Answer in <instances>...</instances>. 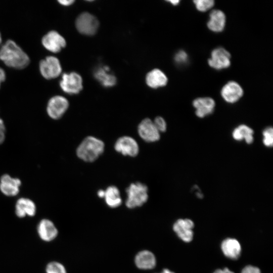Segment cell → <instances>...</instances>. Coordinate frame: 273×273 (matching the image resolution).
Returning <instances> with one entry per match:
<instances>
[{
    "mask_svg": "<svg viewBox=\"0 0 273 273\" xmlns=\"http://www.w3.org/2000/svg\"><path fill=\"white\" fill-rule=\"evenodd\" d=\"M95 76L104 86L110 87L116 83L115 77L109 73L106 67H99L95 72Z\"/></svg>",
    "mask_w": 273,
    "mask_h": 273,
    "instance_id": "cb8c5ba5",
    "label": "cell"
},
{
    "mask_svg": "<svg viewBox=\"0 0 273 273\" xmlns=\"http://www.w3.org/2000/svg\"><path fill=\"white\" fill-rule=\"evenodd\" d=\"M104 198L107 205L111 208L117 207L122 203L119 191L115 186H109L107 188Z\"/></svg>",
    "mask_w": 273,
    "mask_h": 273,
    "instance_id": "603a6c76",
    "label": "cell"
},
{
    "mask_svg": "<svg viewBox=\"0 0 273 273\" xmlns=\"http://www.w3.org/2000/svg\"><path fill=\"white\" fill-rule=\"evenodd\" d=\"M37 231L40 238L45 242L54 240L58 234L55 224L48 219H43L39 221Z\"/></svg>",
    "mask_w": 273,
    "mask_h": 273,
    "instance_id": "5bb4252c",
    "label": "cell"
},
{
    "mask_svg": "<svg viewBox=\"0 0 273 273\" xmlns=\"http://www.w3.org/2000/svg\"><path fill=\"white\" fill-rule=\"evenodd\" d=\"M147 187L141 183L131 184L127 188V207L132 209L142 206L148 199Z\"/></svg>",
    "mask_w": 273,
    "mask_h": 273,
    "instance_id": "3957f363",
    "label": "cell"
},
{
    "mask_svg": "<svg viewBox=\"0 0 273 273\" xmlns=\"http://www.w3.org/2000/svg\"><path fill=\"white\" fill-rule=\"evenodd\" d=\"M146 82L150 87L157 88L165 85L167 82V78L160 70L155 69L148 73Z\"/></svg>",
    "mask_w": 273,
    "mask_h": 273,
    "instance_id": "44dd1931",
    "label": "cell"
},
{
    "mask_svg": "<svg viewBox=\"0 0 273 273\" xmlns=\"http://www.w3.org/2000/svg\"><path fill=\"white\" fill-rule=\"evenodd\" d=\"M241 273H261V272L258 267L252 265H248L242 269Z\"/></svg>",
    "mask_w": 273,
    "mask_h": 273,
    "instance_id": "f546056e",
    "label": "cell"
},
{
    "mask_svg": "<svg viewBox=\"0 0 273 273\" xmlns=\"http://www.w3.org/2000/svg\"><path fill=\"white\" fill-rule=\"evenodd\" d=\"M21 181L18 178L11 177L8 174L3 175L0 181V190L6 196H14L19 191Z\"/></svg>",
    "mask_w": 273,
    "mask_h": 273,
    "instance_id": "ac0fdd59",
    "label": "cell"
},
{
    "mask_svg": "<svg viewBox=\"0 0 273 273\" xmlns=\"http://www.w3.org/2000/svg\"><path fill=\"white\" fill-rule=\"evenodd\" d=\"M59 3L63 6H69L72 4L74 1L73 0H62L59 1Z\"/></svg>",
    "mask_w": 273,
    "mask_h": 273,
    "instance_id": "d6a6232c",
    "label": "cell"
},
{
    "mask_svg": "<svg viewBox=\"0 0 273 273\" xmlns=\"http://www.w3.org/2000/svg\"><path fill=\"white\" fill-rule=\"evenodd\" d=\"M104 144L94 136L85 138L76 150L77 156L86 162H93L104 152Z\"/></svg>",
    "mask_w": 273,
    "mask_h": 273,
    "instance_id": "7a4b0ae2",
    "label": "cell"
},
{
    "mask_svg": "<svg viewBox=\"0 0 273 273\" xmlns=\"http://www.w3.org/2000/svg\"><path fill=\"white\" fill-rule=\"evenodd\" d=\"M230 58L231 55L226 50L222 48H218L212 52L211 58L208 62L212 68L220 70L230 66Z\"/></svg>",
    "mask_w": 273,
    "mask_h": 273,
    "instance_id": "8fae6325",
    "label": "cell"
},
{
    "mask_svg": "<svg viewBox=\"0 0 273 273\" xmlns=\"http://www.w3.org/2000/svg\"><path fill=\"white\" fill-rule=\"evenodd\" d=\"M138 130L141 138L147 142H156L160 138V132L153 121L149 118H145L141 122Z\"/></svg>",
    "mask_w": 273,
    "mask_h": 273,
    "instance_id": "9c48e42d",
    "label": "cell"
},
{
    "mask_svg": "<svg viewBox=\"0 0 273 273\" xmlns=\"http://www.w3.org/2000/svg\"><path fill=\"white\" fill-rule=\"evenodd\" d=\"M194 3L198 10L201 12H205L212 8L214 4L212 0H195Z\"/></svg>",
    "mask_w": 273,
    "mask_h": 273,
    "instance_id": "4316f807",
    "label": "cell"
},
{
    "mask_svg": "<svg viewBox=\"0 0 273 273\" xmlns=\"http://www.w3.org/2000/svg\"><path fill=\"white\" fill-rule=\"evenodd\" d=\"M0 59L9 67L23 69L29 63L27 55L13 40H8L0 49Z\"/></svg>",
    "mask_w": 273,
    "mask_h": 273,
    "instance_id": "6da1fadb",
    "label": "cell"
},
{
    "mask_svg": "<svg viewBox=\"0 0 273 273\" xmlns=\"http://www.w3.org/2000/svg\"><path fill=\"white\" fill-rule=\"evenodd\" d=\"M174 59L177 64L183 65L187 62L188 56L185 52L180 51L176 54Z\"/></svg>",
    "mask_w": 273,
    "mask_h": 273,
    "instance_id": "f1b7e54d",
    "label": "cell"
},
{
    "mask_svg": "<svg viewBox=\"0 0 273 273\" xmlns=\"http://www.w3.org/2000/svg\"><path fill=\"white\" fill-rule=\"evenodd\" d=\"M193 105L196 109V116L203 118L213 113L215 103L211 98H199L193 101Z\"/></svg>",
    "mask_w": 273,
    "mask_h": 273,
    "instance_id": "e0dca14e",
    "label": "cell"
},
{
    "mask_svg": "<svg viewBox=\"0 0 273 273\" xmlns=\"http://www.w3.org/2000/svg\"><path fill=\"white\" fill-rule=\"evenodd\" d=\"M36 212V206L34 203L27 198L19 199L16 204L15 213L20 218L26 216H33Z\"/></svg>",
    "mask_w": 273,
    "mask_h": 273,
    "instance_id": "d6986e66",
    "label": "cell"
},
{
    "mask_svg": "<svg viewBox=\"0 0 273 273\" xmlns=\"http://www.w3.org/2000/svg\"><path fill=\"white\" fill-rule=\"evenodd\" d=\"M114 147L118 152L123 155L131 157L136 156L139 151V146L136 141L128 136L119 138L116 141Z\"/></svg>",
    "mask_w": 273,
    "mask_h": 273,
    "instance_id": "30bf717a",
    "label": "cell"
},
{
    "mask_svg": "<svg viewBox=\"0 0 273 273\" xmlns=\"http://www.w3.org/2000/svg\"><path fill=\"white\" fill-rule=\"evenodd\" d=\"M1 41H2V38H1V33H0V43L1 42Z\"/></svg>",
    "mask_w": 273,
    "mask_h": 273,
    "instance_id": "74e56055",
    "label": "cell"
},
{
    "mask_svg": "<svg viewBox=\"0 0 273 273\" xmlns=\"http://www.w3.org/2000/svg\"><path fill=\"white\" fill-rule=\"evenodd\" d=\"M169 2L173 5H176L178 4V3L179 2V1H177V0H176V1H175V0L169 1Z\"/></svg>",
    "mask_w": 273,
    "mask_h": 273,
    "instance_id": "8d00e7d4",
    "label": "cell"
},
{
    "mask_svg": "<svg viewBox=\"0 0 273 273\" xmlns=\"http://www.w3.org/2000/svg\"><path fill=\"white\" fill-rule=\"evenodd\" d=\"M68 106V101L64 97L60 96L53 97L48 104V114L52 118L58 119L66 111Z\"/></svg>",
    "mask_w": 273,
    "mask_h": 273,
    "instance_id": "ba28073f",
    "label": "cell"
},
{
    "mask_svg": "<svg viewBox=\"0 0 273 273\" xmlns=\"http://www.w3.org/2000/svg\"><path fill=\"white\" fill-rule=\"evenodd\" d=\"M213 273H235L228 267L216 269Z\"/></svg>",
    "mask_w": 273,
    "mask_h": 273,
    "instance_id": "1f68e13d",
    "label": "cell"
},
{
    "mask_svg": "<svg viewBox=\"0 0 273 273\" xmlns=\"http://www.w3.org/2000/svg\"><path fill=\"white\" fill-rule=\"evenodd\" d=\"M262 142L267 147H271L273 144V129L271 127H266L262 132Z\"/></svg>",
    "mask_w": 273,
    "mask_h": 273,
    "instance_id": "484cf974",
    "label": "cell"
},
{
    "mask_svg": "<svg viewBox=\"0 0 273 273\" xmlns=\"http://www.w3.org/2000/svg\"><path fill=\"white\" fill-rule=\"evenodd\" d=\"M60 85L62 90L69 94L78 93L82 88L81 76L75 72L65 73L62 77Z\"/></svg>",
    "mask_w": 273,
    "mask_h": 273,
    "instance_id": "52a82bcc",
    "label": "cell"
},
{
    "mask_svg": "<svg viewBox=\"0 0 273 273\" xmlns=\"http://www.w3.org/2000/svg\"><path fill=\"white\" fill-rule=\"evenodd\" d=\"M42 43L48 50L57 53L66 46V41L58 32L51 31L43 37Z\"/></svg>",
    "mask_w": 273,
    "mask_h": 273,
    "instance_id": "7c38bea8",
    "label": "cell"
},
{
    "mask_svg": "<svg viewBox=\"0 0 273 273\" xmlns=\"http://www.w3.org/2000/svg\"><path fill=\"white\" fill-rule=\"evenodd\" d=\"M160 273H175L174 272L169 270L168 268H164L162 271Z\"/></svg>",
    "mask_w": 273,
    "mask_h": 273,
    "instance_id": "d590c367",
    "label": "cell"
},
{
    "mask_svg": "<svg viewBox=\"0 0 273 273\" xmlns=\"http://www.w3.org/2000/svg\"><path fill=\"white\" fill-rule=\"evenodd\" d=\"M153 123L160 133L166 131L167 124L166 121L162 117L158 116L156 117L153 121Z\"/></svg>",
    "mask_w": 273,
    "mask_h": 273,
    "instance_id": "83f0119b",
    "label": "cell"
},
{
    "mask_svg": "<svg viewBox=\"0 0 273 273\" xmlns=\"http://www.w3.org/2000/svg\"><path fill=\"white\" fill-rule=\"evenodd\" d=\"M46 273H67L65 266L57 261L49 262L46 266Z\"/></svg>",
    "mask_w": 273,
    "mask_h": 273,
    "instance_id": "d4e9b609",
    "label": "cell"
},
{
    "mask_svg": "<svg viewBox=\"0 0 273 273\" xmlns=\"http://www.w3.org/2000/svg\"><path fill=\"white\" fill-rule=\"evenodd\" d=\"M97 194L100 198H104L105 195V191L103 190H100L98 191Z\"/></svg>",
    "mask_w": 273,
    "mask_h": 273,
    "instance_id": "e575fe53",
    "label": "cell"
},
{
    "mask_svg": "<svg viewBox=\"0 0 273 273\" xmlns=\"http://www.w3.org/2000/svg\"><path fill=\"white\" fill-rule=\"evenodd\" d=\"M6 78V74L4 70L0 68V85L2 81H4Z\"/></svg>",
    "mask_w": 273,
    "mask_h": 273,
    "instance_id": "836d02e7",
    "label": "cell"
},
{
    "mask_svg": "<svg viewBox=\"0 0 273 273\" xmlns=\"http://www.w3.org/2000/svg\"><path fill=\"white\" fill-rule=\"evenodd\" d=\"M39 69L43 77L48 79L58 77L62 70L59 60L53 56L47 57L41 60Z\"/></svg>",
    "mask_w": 273,
    "mask_h": 273,
    "instance_id": "5b68a950",
    "label": "cell"
},
{
    "mask_svg": "<svg viewBox=\"0 0 273 273\" xmlns=\"http://www.w3.org/2000/svg\"><path fill=\"white\" fill-rule=\"evenodd\" d=\"M76 26L80 33L86 35H93L98 29L99 22L94 16L85 12L78 17L76 21Z\"/></svg>",
    "mask_w": 273,
    "mask_h": 273,
    "instance_id": "8992f818",
    "label": "cell"
},
{
    "mask_svg": "<svg viewBox=\"0 0 273 273\" xmlns=\"http://www.w3.org/2000/svg\"><path fill=\"white\" fill-rule=\"evenodd\" d=\"M254 131L249 126L241 124L235 128L232 132L233 139L237 141L245 140L248 144H250L254 141Z\"/></svg>",
    "mask_w": 273,
    "mask_h": 273,
    "instance_id": "7402d4cb",
    "label": "cell"
},
{
    "mask_svg": "<svg viewBox=\"0 0 273 273\" xmlns=\"http://www.w3.org/2000/svg\"><path fill=\"white\" fill-rule=\"evenodd\" d=\"M134 263L136 266L143 270L154 268L156 265V258L150 251L144 250L139 252L135 256Z\"/></svg>",
    "mask_w": 273,
    "mask_h": 273,
    "instance_id": "2e32d148",
    "label": "cell"
},
{
    "mask_svg": "<svg viewBox=\"0 0 273 273\" xmlns=\"http://www.w3.org/2000/svg\"><path fill=\"white\" fill-rule=\"evenodd\" d=\"M210 19L207 23L208 27L215 32L222 31L225 26V16L220 10H213L210 14Z\"/></svg>",
    "mask_w": 273,
    "mask_h": 273,
    "instance_id": "ffe728a7",
    "label": "cell"
},
{
    "mask_svg": "<svg viewBox=\"0 0 273 273\" xmlns=\"http://www.w3.org/2000/svg\"><path fill=\"white\" fill-rule=\"evenodd\" d=\"M5 127L4 122L0 118V144H2L5 139Z\"/></svg>",
    "mask_w": 273,
    "mask_h": 273,
    "instance_id": "4dcf8cb0",
    "label": "cell"
},
{
    "mask_svg": "<svg viewBox=\"0 0 273 273\" xmlns=\"http://www.w3.org/2000/svg\"><path fill=\"white\" fill-rule=\"evenodd\" d=\"M194 223L189 218H179L173 224L172 229L177 237L183 242L189 243L193 239Z\"/></svg>",
    "mask_w": 273,
    "mask_h": 273,
    "instance_id": "277c9868",
    "label": "cell"
},
{
    "mask_svg": "<svg viewBox=\"0 0 273 273\" xmlns=\"http://www.w3.org/2000/svg\"><path fill=\"white\" fill-rule=\"evenodd\" d=\"M243 90L241 86L235 81H230L225 84L221 91L223 99L228 103L237 102L242 96Z\"/></svg>",
    "mask_w": 273,
    "mask_h": 273,
    "instance_id": "9a60e30c",
    "label": "cell"
},
{
    "mask_svg": "<svg viewBox=\"0 0 273 273\" xmlns=\"http://www.w3.org/2000/svg\"><path fill=\"white\" fill-rule=\"evenodd\" d=\"M220 248L223 255L228 258L236 260L241 254L242 247L238 240L233 238H227L221 243Z\"/></svg>",
    "mask_w": 273,
    "mask_h": 273,
    "instance_id": "4fadbf2b",
    "label": "cell"
}]
</instances>
